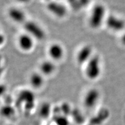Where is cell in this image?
Returning a JSON list of instances; mask_svg holds the SVG:
<instances>
[{"mask_svg":"<svg viewBox=\"0 0 125 125\" xmlns=\"http://www.w3.org/2000/svg\"><path fill=\"white\" fill-rule=\"evenodd\" d=\"M106 8L102 3L94 5L90 11L88 23L92 29L97 30L104 25L107 15Z\"/></svg>","mask_w":125,"mask_h":125,"instance_id":"cell-1","label":"cell"},{"mask_svg":"<svg viewBox=\"0 0 125 125\" xmlns=\"http://www.w3.org/2000/svg\"><path fill=\"white\" fill-rule=\"evenodd\" d=\"M84 66L85 75L89 79L96 80L101 76L102 62L99 55L94 54Z\"/></svg>","mask_w":125,"mask_h":125,"instance_id":"cell-2","label":"cell"},{"mask_svg":"<svg viewBox=\"0 0 125 125\" xmlns=\"http://www.w3.org/2000/svg\"><path fill=\"white\" fill-rule=\"evenodd\" d=\"M36 39L25 31L18 34L16 38V44L18 49L25 53H29L33 50Z\"/></svg>","mask_w":125,"mask_h":125,"instance_id":"cell-3","label":"cell"},{"mask_svg":"<svg viewBox=\"0 0 125 125\" xmlns=\"http://www.w3.org/2000/svg\"><path fill=\"white\" fill-rule=\"evenodd\" d=\"M48 58L56 63L63 59L65 55V50L62 44L58 42H53L48 47L46 50Z\"/></svg>","mask_w":125,"mask_h":125,"instance_id":"cell-4","label":"cell"},{"mask_svg":"<svg viewBox=\"0 0 125 125\" xmlns=\"http://www.w3.org/2000/svg\"><path fill=\"white\" fill-rule=\"evenodd\" d=\"M104 25L113 32H120L125 30V20L115 15H107Z\"/></svg>","mask_w":125,"mask_h":125,"instance_id":"cell-5","label":"cell"},{"mask_svg":"<svg viewBox=\"0 0 125 125\" xmlns=\"http://www.w3.org/2000/svg\"><path fill=\"white\" fill-rule=\"evenodd\" d=\"M92 46L85 44L78 50L76 55V61L79 65H84L94 55Z\"/></svg>","mask_w":125,"mask_h":125,"instance_id":"cell-6","label":"cell"},{"mask_svg":"<svg viewBox=\"0 0 125 125\" xmlns=\"http://www.w3.org/2000/svg\"><path fill=\"white\" fill-rule=\"evenodd\" d=\"M8 17L15 23H21L26 22V14L21 8L17 7H11L8 10Z\"/></svg>","mask_w":125,"mask_h":125,"instance_id":"cell-7","label":"cell"},{"mask_svg":"<svg viewBox=\"0 0 125 125\" xmlns=\"http://www.w3.org/2000/svg\"><path fill=\"white\" fill-rule=\"evenodd\" d=\"M38 71L44 77L50 76L56 70V63L49 58L42 61L39 65Z\"/></svg>","mask_w":125,"mask_h":125,"instance_id":"cell-8","label":"cell"},{"mask_svg":"<svg viewBox=\"0 0 125 125\" xmlns=\"http://www.w3.org/2000/svg\"><path fill=\"white\" fill-rule=\"evenodd\" d=\"M48 10L51 13L57 18H63L67 13V7L60 2H53L50 4Z\"/></svg>","mask_w":125,"mask_h":125,"instance_id":"cell-9","label":"cell"},{"mask_svg":"<svg viewBox=\"0 0 125 125\" xmlns=\"http://www.w3.org/2000/svg\"><path fill=\"white\" fill-rule=\"evenodd\" d=\"M44 77L38 70L32 72L29 77V83L33 88H40L44 83Z\"/></svg>","mask_w":125,"mask_h":125,"instance_id":"cell-10","label":"cell"},{"mask_svg":"<svg viewBox=\"0 0 125 125\" xmlns=\"http://www.w3.org/2000/svg\"><path fill=\"white\" fill-rule=\"evenodd\" d=\"M50 106L48 104H44L42 105L40 108V114L43 117H46L50 113Z\"/></svg>","mask_w":125,"mask_h":125,"instance_id":"cell-11","label":"cell"},{"mask_svg":"<svg viewBox=\"0 0 125 125\" xmlns=\"http://www.w3.org/2000/svg\"><path fill=\"white\" fill-rule=\"evenodd\" d=\"M1 113L4 116L9 117L10 115H13L14 113V111L13 109L10 106H5L2 108Z\"/></svg>","mask_w":125,"mask_h":125,"instance_id":"cell-12","label":"cell"},{"mask_svg":"<svg viewBox=\"0 0 125 125\" xmlns=\"http://www.w3.org/2000/svg\"><path fill=\"white\" fill-rule=\"evenodd\" d=\"M90 1L91 0H77L78 3L79 4L81 8L87 6L90 3Z\"/></svg>","mask_w":125,"mask_h":125,"instance_id":"cell-13","label":"cell"},{"mask_svg":"<svg viewBox=\"0 0 125 125\" xmlns=\"http://www.w3.org/2000/svg\"><path fill=\"white\" fill-rule=\"evenodd\" d=\"M122 42L123 43L124 45H125V30L124 31V33L122 38Z\"/></svg>","mask_w":125,"mask_h":125,"instance_id":"cell-14","label":"cell"},{"mask_svg":"<svg viewBox=\"0 0 125 125\" xmlns=\"http://www.w3.org/2000/svg\"><path fill=\"white\" fill-rule=\"evenodd\" d=\"M4 91V88L2 87H0V95H1L2 94Z\"/></svg>","mask_w":125,"mask_h":125,"instance_id":"cell-15","label":"cell"}]
</instances>
